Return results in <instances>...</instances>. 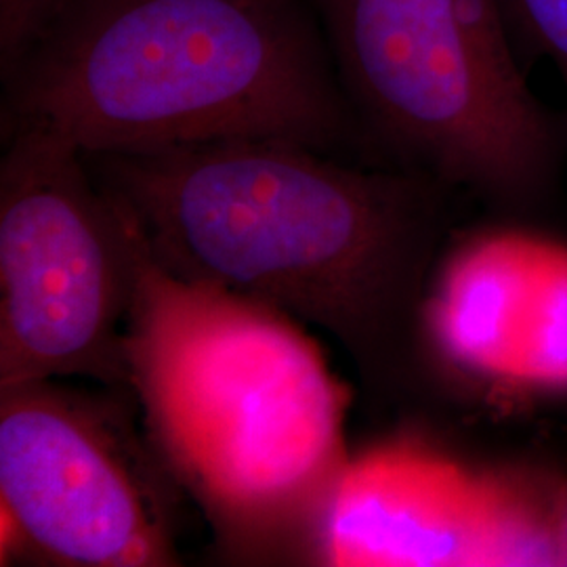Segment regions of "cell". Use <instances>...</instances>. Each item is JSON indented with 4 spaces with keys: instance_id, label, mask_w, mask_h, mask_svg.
<instances>
[{
    "instance_id": "obj_1",
    "label": "cell",
    "mask_w": 567,
    "mask_h": 567,
    "mask_svg": "<svg viewBox=\"0 0 567 567\" xmlns=\"http://www.w3.org/2000/svg\"><path fill=\"white\" fill-rule=\"evenodd\" d=\"M175 276L215 284L334 337L377 393L425 372L423 305L446 187L284 140L86 156Z\"/></svg>"
},
{
    "instance_id": "obj_2",
    "label": "cell",
    "mask_w": 567,
    "mask_h": 567,
    "mask_svg": "<svg viewBox=\"0 0 567 567\" xmlns=\"http://www.w3.org/2000/svg\"><path fill=\"white\" fill-rule=\"evenodd\" d=\"M0 65L4 126L84 156L362 135L311 0H61Z\"/></svg>"
},
{
    "instance_id": "obj_3",
    "label": "cell",
    "mask_w": 567,
    "mask_h": 567,
    "mask_svg": "<svg viewBox=\"0 0 567 567\" xmlns=\"http://www.w3.org/2000/svg\"><path fill=\"white\" fill-rule=\"evenodd\" d=\"M126 358L164 465L225 545H309L349 463V393L295 318L171 274L140 236Z\"/></svg>"
},
{
    "instance_id": "obj_4",
    "label": "cell",
    "mask_w": 567,
    "mask_h": 567,
    "mask_svg": "<svg viewBox=\"0 0 567 567\" xmlns=\"http://www.w3.org/2000/svg\"><path fill=\"white\" fill-rule=\"evenodd\" d=\"M362 133L400 168L534 224L559 200L567 114L527 84L498 0H311Z\"/></svg>"
},
{
    "instance_id": "obj_5",
    "label": "cell",
    "mask_w": 567,
    "mask_h": 567,
    "mask_svg": "<svg viewBox=\"0 0 567 567\" xmlns=\"http://www.w3.org/2000/svg\"><path fill=\"white\" fill-rule=\"evenodd\" d=\"M0 389L58 377L128 386L126 320L140 234L79 147L4 126Z\"/></svg>"
},
{
    "instance_id": "obj_6",
    "label": "cell",
    "mask_w": 567,
    "mask_h": 567,
    "mask_svg": "<svg viewBox=\"0 0 567 567\" xmlns=\"http://www.w3.org/2000/svg\"><path fill=\"white\" fill-rule=\"evenodd\" d=\"M51 381L0 389L2 559L60 566L177 561L158 468L118 419Z\"/></svg>"
},
{
    "instance_id": "obj_7",
    "label": "cell",
    "mask_w": 567,
    "mask_h": 567,
    "mask_svg": "<svg viewBox=\"0 0 567 567\" xmlns=\"http://www.w3.org/2000/svg\"><path fill=\"white\" fill-rule=\"evenodd\" d=\"M309 547L324 566H487L492 477L414 447H374L344 465Z\"/></svg>"
},
{
    "instance_id": "obj_8",
    "label": "cell",
    "mask_w": 567,
    "mask_h": 567,
    "mask_svg": "<svg viewBox=\"0 0 567 567\" xmlns=\"http://www.w3.org/2000/svg\"><path fill=\"white\" fill-rule=\"evenodd\" d=\"M517 55L529 70L548 60L567 91V0H498Z\"/></svg>"
},
{
    "instance_id": "obj_9",
    "label": "cell",
    "mask_w": 567,
    "mask_h": 567,
    "mask_svg": "<svg viewBox=\"0 0 567 567\" xmlns=\"http://www.w3.org/2000/svg\"><path fill=\"white\" fill-rule=\"evenodd\" d=\"M536 527L540 566L567 567V473L538 468Z\"/></svg>"
},
{
    "instance_id": "obj_10",
    "label": "cell",
    "mask_w": 567,
    "mask_h": 567,
    "mask_svg": "<svg viewBox=\"0 0 567 567\" xmlns=\"http://www.w3.org/2000/svg\"><path fill=\"white\" fill-rule=\"evenodd\" d=\"M61 0H0V63L34 37Z\"/></svg>"
}]
</instances>
